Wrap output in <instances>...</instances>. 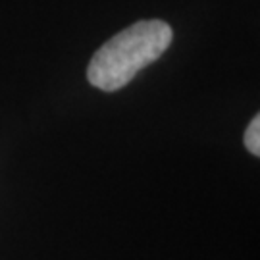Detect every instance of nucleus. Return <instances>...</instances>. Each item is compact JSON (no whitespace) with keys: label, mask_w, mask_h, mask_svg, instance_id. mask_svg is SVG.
<instances>
[{"label":"nucleus","mask_w":260,"mask_h":260,"mask_svg":"<svg viewBox=\"0 0 260 260\" xmlns=\"http://www.w3.org/2000/svg\"><path fill=\"white\" fill-rule=\"evenodd\" d=\"M174 31L162 19L137 21L114 35L89 62L87 79L101 91H118L145 66L156 62L172 43Z\"/></svg>","instance_id":"nucleus-1"},{"label":"nucleus","mask_w":260,"mask_h":260,"mask_svg":"<svg viewBox=\"0 0 260 260\" xmlns=\"http://www.w3.org/2000/svg\"><path fill=\"white\" fill-rule=\"evenodd\" d=\"M245 147L251 154L260 156V116H254L245 131Z\"/></svg>","instance_id":"nucleus-2"}]
</instances>
